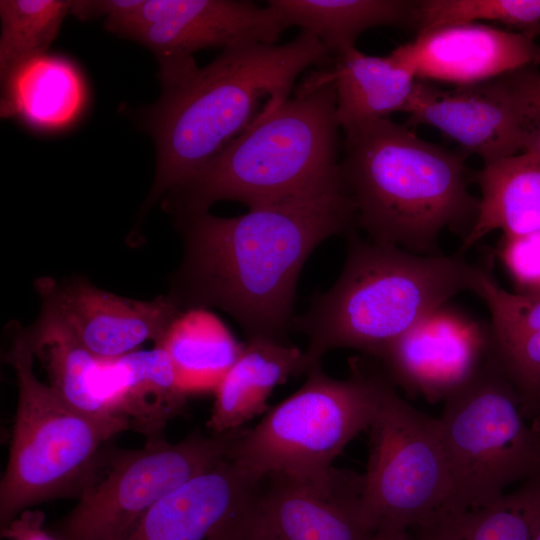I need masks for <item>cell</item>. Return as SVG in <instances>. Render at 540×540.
Masks as SVG:
<instances>
[{"label":"cell","instance_id":"e0dca14e","mask_svg":"<svg viewBox=\"0 0 540 540\" xmlns=\"http://www.w3.org/2000/svg\"><path fill=\"white\" fill-rule=\"evenodd\" d=\"M363 475L336 470L318 486L283 477L262 481L258 540H375L362 510Z\"/></svg>","mask_w":540,"mask_h":540},{"label":"cell","instance_id":"1f68e13d","mask_svg":"<svg viewBox=\"0 0 540 540\" xmlns=\"http://www.w3.org/2000/svg\"><path fill=\"white\" fill-rule=\"evenodd\" d=\"M45 514L26 509L6 526L0 528L5 540H64L44 527Z\"/></svg>","mask_w":540,"mask_h":540},{"label":"cell","instance_id":"2e32d148","mask_svg":"<svg viewBox=\"0 0 540 540\" xmlns=\"http://www.w3.org/2000/svg\"><path fill=\"white\" fill-rule=\"evenodd\" d=\"M403 112L478 155L484 164L522 152L515 100L504 76L443 90L417 81Z\"/></svg>","mask_w":540,"mask_h":540},{"label":"cell","instance_id":"4dcf8cb0","mask_svg":"<svg viewBox=\"0 0 540 540\" xmlns=\"http://www.w3.org/2000/svg\"><path fill=\"white\" fill-rule=\"evenodd\" d=\"M497 254L519 293L540 294V232L502 237Z\"/></svg>","mask_w":540,"mask_h":540},{"label":"cell","instance_id":"6da1fadb","mask_svg":"<svg viewBox=\"0 0 540 540\" xmlns=\"http://www.w3.org/2000/svg\"><path fill=\"white\" fill-rule=\"evenodd\" d=\"M184 254L168 293L182 311L229 314L248 339L284 342L293 329L301 269L325 239L354 230L344 188L249 208L230 218L208 211L178 216Z\"/></svg>","mask_w":540,"mask_h":540},{"label":"cell","instance_id":"d6986e66","mask_svg":"<svg viewBox=\"0 0 540 540\" xmlns=\"http://www.w3.org/2000/svg\"><path fill=\"white\" fill-rule=\"evenodd\" d=\"M487 305L491 352L523 400L527 417L540 401V294L502 288L480 267L472 290Z\"/></svg>","mask_w":540,"mask_h":540},{"label":"cell","instance_id":"5b68a950","mask_svg":"<svg viewBox=\"0 0 540 540\" xmlns=\"http://www.w3.org/2000/svg\"><path fill=\"white\" fill-rule=\"evenodd\" d=\"M339 129L334 80L329 70L312 73L172 194L177 216L207 212L220 200L252 208L343 186Z\"/></svg>","mask_w":540,"mask_h":540},{"label":"cell","instance_id":"4316f807","mask_svg":"<svg viewBox=\"0 0 540 540\" xmlns=\"http://www.w3.org/2000/svg\"><path fill=\"white\" fill-rule=\"evenodd\" d=\"M540 524V472L494 503L446 511L411 529L417 540H533Z\"/></svg>","mask_w":540,"mask_h":540},{"label":"cell","instance_id":"9c48e42d","mask_svg":"<svg viewBox=\"0 0 540 540\" xmlns=\"http://www.w3.org/2000/svg\"><path fill=\"white\" fill-rule=\"evenodd\" d=\"M368 431L361 504L374 532L411 530L452 511V482L439 419L410 405L389 380Z\"/></svg>","mask_w":540,"mask_h":540},{"label":"cell","instance_id":"4fadbf2b","mask_svg":"<svg viewBox=\"0 0 540 540\" xmlns=\"http://www.w3.org/2000/svg\"><path fill=\"white\" fill-rule=\"evenodd\" d=\"M490 355L489 326L445 304L397 339L378 361L394 386L434 403L466 384Z\"/></svg>","mask_w":540,"mask_h":540},{"label":"cell","instance_id":"e575fe53","mask_svg":"<svg viewBox=\"0 0 540 540\" xmlns=\"http://www.w3.org/2000/svg\"><path fill=\"white\" fill-rule=\"evenodd\" d=\"M533 540H540V524H539V526H538V528L536 530V533H535V535L533 537Z\"/></svg>","mask_w":540,"mask_h":540},{"label":"cell","instance_id":"52a82bcc","mask_svg":"<svg viewBox=\"0 0 540 540\" xmlns=\"http://www.w3.org/2000/svg\"><path fill=\"white\" fill-rule=\"evenodd\" d=\"M4 359L17 377L18 403L0 483V528L40 502L78 498L104 445L129 430L124 418L83 413L41 382L27 329L16 334Z\"/></svg>","mask_w":540,"mask_h":540},{"label":"cell","instance_id":"8fae6325","mask_svg":"<svg viewBox=\"0 0 540 540\" xmlns=\"http://www.w3.org/2000/svg\"><path fill=\"white\" fill-rule=\"evenodd\" d=\"M285 29L271 7L252 1L143 0L121 35L151 49L164 78L196 65L194 52L245 43L276 44Z\"/></svg>","mask_w":540,"mask_h":540},{"label":"cell","instance_id":"cb8c5ba5","mask_svg":"<svg viewBox=\"0 0 540 540\" xmlns=\"http://www.w3.org/2000/svg\"><path fill=\"white\" fill-rule=\"evenodd\" d=\"M155 346L167 352L187 396L215 392L243 348L222 320L204 308L182 311Z\"/></svg>","mask_w":540,"mask_h":540},{"label":"cell","instance_id":"ac0fdd59","mask_svg":"<svg viewBox=\"0 0 540 540\" xmlns=\"http://www.w3.org/2000/svg\"><path fill=\"white\" fill-rule=\"evenodd\" d=\"M103 398L108 411L147 441L163 439L167 423L185 406L171 360L160 346L105 359Z\"/></svg>","mask_w":540,"mask_h":540},{"label":"cell","instance_id":"f546056e","mask_svg":"<svg viewBox=\"0 0 540 540\" xmlns=\"http://www.w3.org/2000/svg\"><path fill=\"white\" fill-rule=\"evenodd\" d=\"M505 77L517 108L522 152L540 158V71L528 66Z\"/></svg>","mask_w":540,"mask_h":540},{"label":"cell","instance_id":"484cf974","mask_svg":"<svg viewBox=\"0 0 540 540\" xmlns=\"http://www.w3.org/2000/svg\"><path fill=\"white\" fill-rule=\"evenodd\" d=\"M27 331L34 358L45 369L48 385L62 400L94 417H115L107 410L102 396L104 359L92 354L43 309Z\"/></svg>","mask_w":540,"mask_h":540},{"label":"cell","instance_id":"7c38bea8","mask_svg":"<svg viewBox=\"0 0 540 540\" xmlns=\"http://www.w3.org/2000/svg\"><path fill=\"white\" fill-rule=\"evenodd\" d=\"M261 487L226 457L161 499L118 540H258Z\"/></svg>","mask_w":540,"mask_h":540},{"label":"cell","instance_id":"ba28073f","mask_svg":"<svg viewBox=\"0 0 540 540\" xmlns=\"http://www.w3.org/2000/svg\"><path fill=\"white\" fill-rule=\"evenodd\" d=\"M439 418L452 482V511L490 505L540 472V437L523 400L491 355L444 400Z\"/></svg>","mask_w":540,"mask_h":540},{"label":"cell","instance_id":"9a60e30c","mask_svg":"<svg viewBox=\"0 0 540 540\" xmlns=\"http://www.w3.org/2000/svg\"><path fill=\"white\" fill-rule=\"evenodd\" d=\"M388 57L417 79L467 86L540 63V46L521 31L462 23L418 32Z\"/></svg>","mask_w":540,"mask_h":540},{"label":"cell","instance_id":"d6a6232c","mask_svg":"<svg viewBox=\"0 0 540 540\" xmlns=\"http://www.w3.org/2000/svg\"><path fill=\"white\" fill-rule=\"evenodd\" d=\"M375 540H417L410 530L381 529L375 532Z\"/></svg>","mask_w":540,"mask_h":540},{"label":"cell","instance_id":"277c9868","mask_svg":"<svg viewBox=\"0 0 540 540\" xmlns=\"http://www.w3.org/2000/svg\"><path fill=\"white\" fill-rule=\"evenodd\" d=\"M347 258L336 283L316 294L293 329L305 334V373L338 348L379 360L403 334L461 291L472 289L479 266L453 255H423L347 236Z\"/></svg>","mask_w":540,"mask_h":540},{"label":"cell","instance_id":"7a4b0ae2","mask_svg":"<svg viewBox=\"0 0 540 540\" xmlns=\"http://www.w3.org/2000/svg\"><path fill=\"white\" fill-rule=\"evenodd\" d=\"M323 44L301 31L285 44L228 47L207 66L162 83L148 126L157 147L155 179L146 206L181 190L263 112L280 105L299 75L330 58Z\"/></svg>","mask_w":540,"mask_h":540},{"label":"cell","instance_id":"836d02e7","mask_svg":"<svg viewBox=\"0 0 540 540\" xmlns=\"http://www.w3.org/2000/svg\"><path fill=\"white\" fill-rule=\"evenodd\" d=\"M530 418L533 419L532 426L540 435V401Z\"/></svg>","mask_w":540,"mask_h":540},{"label":"cell","instance_id":"d590c367","mask_svg":"<svg viewBox=\"0 0 540 540\" xmlns=\"http://www.w3.org/2000/svg\"><path fill=\"white\" fill-rule=\"evenodd\" d=\"M539 437H540V435H539Z\"/></svg>","mask_w":540,"mask_h":540},{"label":"cell","instance_id":"3957f363","mask_svg":"<svg viewBox=\"0 0 540 540\" xmlns=\"http://www.w3.org/2000/svg\"><path fill=\"white\" fill-rule=\"evenodd\" d=\"M340 177L355 225L370 240L438 255L441 233L464 239L479 199L469 191L473 174L461 154L429 143L389 118L344 130Z\"/></svg>","mask_w":540,"mask_h":540},{"label":"cell","instance_id":"5bb4252c","mask_svg":"<svg viewBox=\"0 0 540 540\" xmlns=\"http://www.w3.org/2000/svg\"><path fill=\"white\" fill-rule=\"evenodd\" d=\"M42 309L57 318L92 354L116 359L157 344L182 312L169 295L135 300L93 286L82 277L36 280Z\"/></svg>","mask_w":540,"mask_h":540},{"label":"cell","instance_id":"d4e9b609","mask_svg":"<svg viewBox=\"0 0 540 540\" xmlns=\"http://www.w3.org/2000/svg\"><path fill=\"white\" fill-rule=\"evenodd\" d=\"M267 5L286 28L300 27L334 56L355 46L365 30L413 25L414 16V1L403 0H269Z\"/></svg>","mask_w":540,"mask_h":540},{"label":"cell","instance_id":"f1b7e54d","mask_svg":"<svg viewBox=\"0 0 540 540\" xmlns=\"http://www.w3.org/2000/svg\"><path fill=\"white\" fill-rule=\"evenodd\" d=\"M480 21L515 27L534 37L540 29V0L414 1L413 25L418 32L444 25Z\"/></svg>","mask_w":540,"mask_h":540},{"label":"cell","instance_id":"30bf717a","mask_svg":"<svg viewBox=\"0 0 540 540\" xmlns=\"http://www.w3.org/2000/svg\"><path fill=\"white\" fill-rule=\"evenodd\" d=\"M236 431L194 432L173 444L159 439L135 450L103 448L78 503L53 533L64 540H118L165 496L229 457Z\"/></svg>","mask_w":540,"mask_h":540},{"label":"cell","instance_id":"603a6c76","mask_svg":"<svg viewBox=\"0 0 540 540\" xmlns=\"http://www.w3.org/2000/svg\"><path fill=\"white\" fill-rule=\"evenodd\" d=\"M2 83L1 116H16L40 129L67 126L78 116L85 101L78 70L70 61L57 56L32 58Z\"/></svg>","mask_w":540,"mask_h":540},{"label":"cell","instance_id":"8992f818","mask_svg":"<svg viewBox=\"0 0 540 540\" xmlns=\"http://www.w3.org/2000/svg\"><path fill=\"white\" fill-rule=\"evenodd\" d=\"M349 367V377L338 380L321 363L312 366L295 393L253 428L236 431L229 458L258 482L283 477L329 485L334 460L369 430L389 381L382 368L365 359L352 358Z\"/></svg>","mask_w":540,"mask_h":540},{"label":"cell","instance_id":"83f0119b","mask_svg":"<svg viewBox=\"0 0 540 540\" xmlns=\"http://www.w3.org/2000/svg\"><path fill=\"white\" fill-rule=\"evenodd\" d=\"M73 1H0V76L3 81L18 66L46 54Z\"/></svg>","mask_w":540,"mask_h":540},{"label":"cell","instance_id":"7402d4cb","mask_svg":"<svg viewBox=\"0 0 540 540\" xmlns=\"http://www.w3.org/2000/svg\"><path fill=\"white\" fill-rule=\"evenodd\" d=\"M330 75L336 88V115L344 131L403 111L417 78L388 56L364 54L355 46L335 56Z\"/></svg>","mask_w":540,"mask_h":540},{"label":"cell","instance_id":"44dd1931","mask_svg":"<svg viewBox=\"0 0 540 540\" xmlns=\"http://www.w3.org/2000/svg\"><path fill=\"white\" fill-rule=\"evenodd\" d=\"M481 197L476 220L463 239L465 252L486 234L503 238L540 232V158L521 152L484 164L473 173Z\"/></svg>","mask_w":540,"mask_h":540},{"label":"cell","instance_id":"ffe728a7","mask_svg":"<svg viewBox=\"0 0 540 540\" xmlns=\"http://www.w3.org/2000/svg\"><path fill=\"white\" fill-rule=\"evenodd\" d=\"M305 373L303 351L265 338L248 339L216 388L207 427L213 434L241 429L267 410L273 389Z\"/></svg>","mask_w":540,"mask_h":540}]
</instances>
